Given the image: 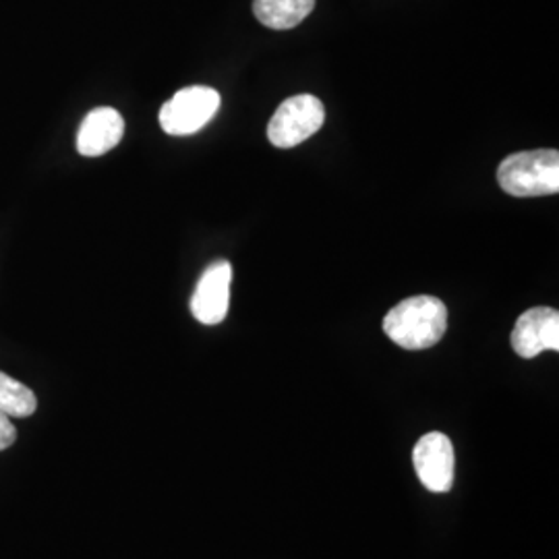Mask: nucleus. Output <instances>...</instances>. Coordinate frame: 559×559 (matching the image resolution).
<instances>
[{
    "label": "nucleus",
    "mask_w": 559,
    "mask_h": 559,
    "mask_svg": "<svg viewBox=\"0 0 559 559\" xmlns=\"http://www.w3.org/2000/svg\"><path fill=\"white\" fill-rule=\"evenodd\" d=\"M448 330V309L438 297L419 295L399 302L385 318V336L406 350L436 346Z\"/></svg>",
    "instance_id": "nucleus-1"
},
{
    "label": "nucleus",
    "mask_w": 559,
    "mask_h": 559,
    "mask_svg": "<svg viewBox=\"0 0 559 559\" xmlns=\"http://www.w3.org/2000/svg\"><path fill=\"white\" fill-rule=\"evenodd\" d=\"M498 182L508 195L543 198L559 191V154L556 150H535L512 154L498 168Z\"/></svg>",
    "instance_id": "nucleus-2"
},
{
    "label": "nucleus",
    "mask_w": 559,
    "mask_h": 559,
    "mask_svg": "<svg viewBox=\"0 0 559 559\" xmlns=\"http://www.w3.org/2000/svg\"><path fill=\"white\" fill-rule=\"evenodd\" d=\"M221 104V94L214 87L191 85L179 90L160 108L162 131L175 138L193 135L218 115Z\"/></svg>",
    "instance_id": "nucleus-3"
},
{
    "label": "nucleus",
    "mask_w": 559,
    "mask_h": 559,
    "mask_svg": "<svg viewBox=\"0 0 559 559\" xmlns=\"http://www.w3.org/2000/svg\"><path fill=\"white\" fill-rule=\"evenodd\" d=\"M323 120L325 110L320 98L311 94L293 96L280 104L276 115L270 120L267 140L282 150L297 147L320 131Z\"/></svg>",
    "instance_id": "nucleus-4"
},
{
    "label": "nucleus",
    "mask_w": 559,
    "mask_h": 559,
    "mask_svg": "<svg viewBox=\"0 0 559 559\" xmlns=\"http://www.w3.org/2000/svg\"><path fill=\"white\" fill-rule=\"evenodd\" d=\"M413 464L417 471L420 483L433 491V493H445L454 485V445L448 436L440 431L423 436L415 452H413Z\"/></svg>",
    "instance_id": "nucleus-5"
},
{
    "label": "nucleus",
    "mask_w": 559,
    "mask_h": 559,
    "mask_svg": "<svg viewBox=\"0 0 559 559\" xmlns=\"http://www.w3.org/2000/svg\"><path fill=\"white\" fill-rule=\"evenodd\" d=\"M233 265L228 261H214L195 286L191 297V313L203 325H218L226 320L230 307Z\"/></svg>",
    "instance_id": "nucleus-6"
},
{
    "label": "nucleus",
    "mask_w": 559,
    "mask_h": 559,
    "mask_svg": "<svg viewBox=\"0 0 559 559\" xmlns=\"http://www.w3.org/2000/svg\"><path fill=\"white\" fill-rule=\"evenodd\" d=\"M512 348L522 359L545 350H559V313L551 307H533L520 316L512 330Z\"/></svg>",
    "instance_id": "nucleus-7"
},
{
    "label": "nucleus",
    "mask_w": 559,
    "mask_h": 559,
    "mask_svg": "<svg viewBox=\"0 0 559 559\" xmlns=\"http://www.w3.org/2000/svg\"><path fill=\"white\" fill-rule=\"evenodd\" d=\"M124 135V119L119 110L100 106L87 112L78 133V152L85 158L104 156L119 145Z\"/></svg>",
    "instance_id": "nucleus-8"
},
{
    "label": "nucleus",
    "mask_w": 559,
    "mask_h": 559,
    "mask_svg": "<svg viewBox=\"0 0 559 559\" xmlns=\"http://www.w3.org/2000/svg\"><path fill=\"white\" fill-rule=\"evenodd\" d=\"M316 0H253L255 17L270 29H293L311 15Z\"/></svg>",
    "instance_id": "nucleus-9"
},
{
    "label": "nucleus",
    "mask_w": 559,
    "mask_h": 559,
    "mask_svg": "<svg viewBox=\"0 0 559 559\" xmlns=\"http://www.w3.org/2000/svg\"><path fill=\"white\" fill-rule=\"evenodd\" d=\"M36 408L38 399L34 390L0 371V413L11 419H25L32 417Z\"/></svg>",
    "instance_id": "nucleus-10"
},
{
    "label": "nucleus",
    "mask_w": 559,
    "mask_h": 559,
    "mask_svg": "<svg viewBox=\"0 0 559 559\" xmlns=\"http://www.w3.org/2000/svg\"><path fill=\"white\" fill-rule=\"evenodd\" d=\"M17 440V429L13 425L11 417H7L4 413H0V452L11 448Z\"/></svg>",
    "instance_id": "nucleus-11"
}]
</instances>
